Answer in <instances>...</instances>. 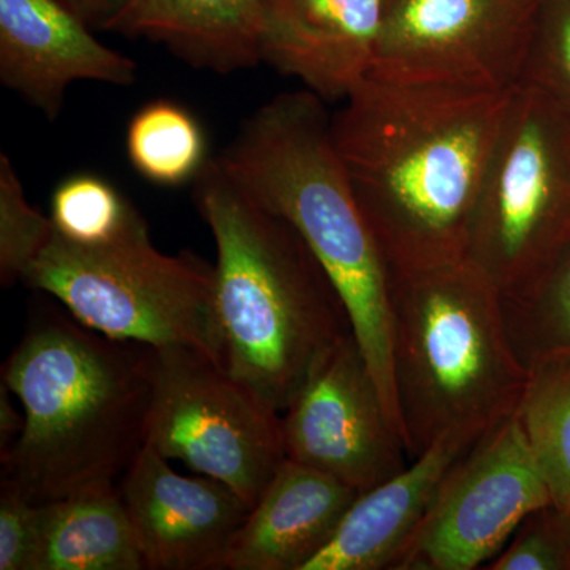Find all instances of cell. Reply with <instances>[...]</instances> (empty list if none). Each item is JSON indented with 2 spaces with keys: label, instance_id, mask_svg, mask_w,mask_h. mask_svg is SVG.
Listing matches in <instances>:
<instances>
[{
  "label": "cell",
  "instance_id": "6da1fadb",
  "mask_svg": "<svg viewBox=\"0 0 570 570\" xmlns=\"http://www.w3.org/2000/svg\"><path fill=\"white\" fill-rule=\"evenodd\" d=\"M510 91L367 75L332 116V137L387 266L468 255L472 216Z\"/></svg>",
  "mask_w": 570,
  "mask_h": 570
},
{
  "label": "cell",
  "instance_id": "7a4b0ae2",
  "mask_svg": "<svg viewBox=\"0 0 570 570\" xmlns=\"http://www.w3.org/2000/svg\"><path fill=\"white\" fill-rule=\"evenodd\" d=\"M154 347L112 340L41 307L2 367L24 430L2 482L33 504L118 485L146 445Z\"/></svg>",
  "mask_w": 570,
  "mask_h": 570
},
{
  "label": "cell",
  "instance_id": "3957f363",
  "mask_svg": "<svg viewBox=\"0 0 570 570\" xmlns=\"http://www.w3.org/2000/svg\"><path fill=\"white\" fill-rule=\"evenodd\" d=\"M194 204L216 242L223 365L281 415L354 335L346 306L294 225L257 204L217 157L195 176Z\"/></svg>",
  "mask_w": 570,
  "mask_h": 570
},
{
  "label": "cell",
  "instance_id": "277c9868",
  "mask_svg": "<svg viewBox=\"0 0 570 570\" xmlns=\"http://www.w3.org/2000/svg\"><path fill=\"white\" fill-rule=\"evenodd\" d=\"M216 157L257 204L294 225L324 266L403 436L393 385L389 266L336 151L324 100L307 89L273 97Z\"/></svg>",
  "mask_w": 570,
  "mask_h": 570
},
{
  "label": "cell",
  "instance_id": "5b68a950",
  "mask_svg": "<svg viewBox=\"0 0 570 570\" xmlns=\"http://www.w3.org/2000/svg\"><path fill=\"white\" fill-rule=\"evenodd\" d=\"M392 365L409 459L452 430L490 431L517 411L528 371L513 354L501 292L469 258L389 266Z\"/></svg>",
  "mask_w": 570,
  "mask_h": 570
},
{
  "label": "cell",
  "instance_id": "8992f818",
  "mask_svg": "<svg viewBox=\"0 0 570 570\" xmlns=\"http://www.w3.org/2000/svg\"><path fill=\"white\" fill-rule=\"evenodd\" d=\"M22 283L112 340L193 347L223 365L214 265L187 250L160 253L137 209L100 245H78L55 228Z\"/></svg>",
  "mask_w": 570,
  "mask_h": 570
},
{
  "label": "cell",
  "instance_id": "52a82bcc",
  "mask_svg": "<svg viewBox=\"0 0 570 570\" xmlns=\"http://www.w3.org/2000/svg\"><path fill=\"white\" fill-rule=\"evenodd\" d=\"M569 245L570 115L517 86L483 174L466 258L504 295Z\"/></svg>",
  "mask_w": 570,
  "mask_h": 570
},
{
  "label": "cell",
  "instance_id": "ba28073f",
  "mask_svg": "<svg viewBox=\"0 0 570 570\" xmlns=\"http://www.w3.org/2000/svg\"><path fill=\"white\" fill-rule=\"evenodd\" d=\"M146 445L219 480L250 508L285 456L281 415L193 347L154 348Z\"/></svg>",
  "mask_w": 570,
  "mask_h": 570
},
{
  "label": "cell",
  "instance_id": "9c48e42d",
  "mask_svg": "<svg viewBox=\"0 0 570 570\" xmlns=\"http://www.w3.org/2000/svg\"><path fill=\"white\" fill-rule=\"evenodd\" d=\"M546 0H385L371 77L510 91Z\"/></svg>",
  "mask_w": 570,
  "mask_h": 570
},
{
  "label": "cell",
  "instance_id": "30bf717a",
  "mask_svg": "<svg viewBox=\"0 0 570 570\" xmlns=\"http://www.w3.org/2000/svg\"><path fill=\"white\" fill-rule=\"evenodd\" d=\"M553 502L517 411L450 469L396 570H471L498 557L523 520Z\"/></svg>",
  "mask_w": 570,
  "mask_h": 570
},
{
  "label": "cell",
  "instance_id": "8fae6325",
  "mask_svg": "<svg viewBox=\"0 0 570 570\" xmlns=\"http://www.w3.org/2000/svg\"><path fill=\"white\" fill-rule=\"evenodd\" d=\"M285 456L352 489H373L411 463L355 335L318 363L281 414Z\"/></svg>",
  "mask_w": 570,
  "mask_h": 570
},
{
  "label": "cell",
  "instance_id": "7c38bea8",
  "mask_svg": "<svg viewBox=\"0 0 570 570\" xmlns=\"http://www.w3.org/2000/svg\"><path fill=\"white\" fill-rule=\"evenodd\" d=\"M148 570H224L250 505L219 480L187 478L145 445L118 482Z\"/></svg>",
  "mask_w": 570,
  "mask_h": 570
},
{
  "label": "cell",
  "instance_id": "4fadbf2b",
  "mask_svg": "<svg viewBox=\"0 0 570 570\" xmlns=\"http://www.w3.org/2000/svg\"><path fill=\"white\" fill-rule=\"evenodd\" d=\"M137 73L62 0H0V81L51 121L71 82L132 86Z\"/></svg>",
  "mask_w": 570,
  "mask_h": 570
},
{
  "label": "cell",
  "instance_id": "5bb4252c",
  "mask_svg": "<svg viewBox=\"0 0 570 570\" xmlns=\"http://www.w3.org/2000/svg\"><path fill=\"white\" fill-rule=\"evenodd\" d=\"M385 0H262L261 62L322 100H346L373 66Z\"/></svg>",
  "mask_w": 570,
  "mask_h": 570
},
{
  "label": "cell",
  "instance_id": "9a60e30c",
  "mask_svg": "<svg viewBox=\"0 0 570 570\" xmlns=\"http://www.w3.org/2000/svg\"><path fill=\"white\" fill-rule=\"evenodd\" d=\"M485 433L449 431L403 471L360 493L328 546L305 570L395 568L450 469Z\"/></svg>",
  "mask_w": 570,
  "mask_h": 570
},
{
  "label": "cell",
  "instance_id": "2e32d148",
  "mask_svg": "<svg viewBox=\"0 0 570 570\" xmlns=\"http://www.w3.org/2000/svg\"><path fill=\"white\" fill-rule=\"evenodd\" d=\"M358 497L332 475L285 459L236 532L224 570H305Z\"/></svg>",
  "mask_w": 570,
  "mask_h": 570
},
{
  "label": "cell",
  "instance_id": "e0dca14e",
  "mask_svg": "<svg viewBox=\"0 0 570 570\" xmlns=\"http://www.w3.org/2000/svg\"><path fill=\"white\" fill-rule=\"evenodd\" d=\"M262 0H129L108 32L163 43L194 69L232 73L261 62Z\"/></svg>",
  "mask_w": 570,
  "mask_h": 570
},
{
  "label": "cell",
  "instance_id": "ac0fdd59",
  "mask_svg": "<svg viewBox=\"0 0 570 570\" xmlns=\"http://www.w3.org/2000/svg\"><path fill=\"white\" fill-rule=\"evenodd\" d=\"M145 557L118 485L43 504L33 570H142Z\"/></svg>",
  "mask_w": 570,
  "mask_h": 570
},
{
  "label": "cell",
  "instance_id": "d6986e66",
  "mask_svg": "<svg viewBox=\"0 0 570 570\" xmlns=\"http://www.w3.org/2000/svg\"><path fill=\"white\" fill-rule=\"evenodd\" d=\"M517 415L551 499L570 509V355L528 370Z\"/></svg>",
  "mask_w": 570,
  "mask_h": 570
},
{
  "label": "cell",
  "instance_id": "ffe728a7",
  "mask_svg": "<svg viewBox=\"0 0 570 570\" xmlns=\"http://www.w3.org/2000/svg\"><path fill=\"white\" fill-rule=\"evenodd\" d=\"M501 302L510 346L524 370L549 356L570 355V245Z\"/></svg>",
  "mask_w": 570,
  "mask_h": 570
},
{
  "label": "cell",
  "instance_id": "44dd1931",
  "mask_svg": "<svg viewBox=\"0 0 570 570\" xmlns=\"http://www.w3.org/2000/svg\"><path fill=\"white\" fill-rule=\"evenodd\" d=\"M126 149L142 178L165 187L194 181L209 159L200 122L183 105L163 99L135 112Z\"/></svg>",
  "mask_w": 570,
  "mask_h": 570
},
{
  "label": "cell",
  "instance_id": "7402d4cb",
  "mask_svg": "<svg viewBox=\"0 0 570 570\" xmlns=\"http://www.w3.org/2000/svg\"><path fill=\"white\" fill-rule=\"evenodd\" d=\"M135 206L100 176L63 179L51 198L56 232L78 245H100L121 234Z\"/></svg>",
  "mask_w": 570,
  "mask_h": 570
},
{
  "label": "cell",
  "instance_id": "603a6c76",
  "mask_svg": "<svg viewBox=\"0 0 570 570\" xmlns=\"http://www.w3.org/2000/svg\"><path fill=\"white\" fill-rule=\"evenodd\" d=\"M55 234L51 217L26 200L24 189L7 154L0 156V281L10 287L24 279Z\"/></svg>",
  "mask_w": 570,
  "mask_h": 570
},
{
  "label": "cell",
  "instance_id": "cb8c5ba5",
  "mask_svg": "<svg viewBox=\"0 0 570 570\" xmlns=\"http://www.w3.org/2000/svg\"><path fill=\"white\" fill-rule=\"evenodd\" d=\"M570 115V0H546L535 21L519 85Z\"/></svg>",
  "mask_w": 570,
  "mask_h": 570
},
{
  "label": "cell",
  "instance_id": "d4e9b609",
  "mask_svg": "<svg viewBox=\"0 0 570 570\" xmlns=\"http://www.w3.org/2000/svg\"><path fill=\"white\" fill-rule=\"evenodd\" d=\"M487 569L570 570V509L550 502L531 512Z\"/></svg>",
  "mask_w": 570,
  "mask_h": 570
},
{
  "label": "cell",
  "instance_id": "484cf974",
  "mask_svg": "<svg viewBox=\"0 0 570 570\" xmlns=\"http://www.w3.org/2000/svg\"><path fill=\"white\" fill-rule=\"evenodd\" d=\"M0 489V570H33L43 504L22 498L9 483Z\"/></svg>",
  "mask_w": 570,
  "mask_h": 570
},
{
  "label": "cell",
  "instance_id": "4316f807",
  "mask_svg": "<svg viewBox=\"0 0 570 570\" xmlns=\"http://www.w3.org/2000/svg\"><path fill=\"white\" fill-rule=\"evenodd\" d=\"M91 28L107 31L108 26L126 9L129 0H62Z\"/></svg>",
  "mask_w": 570,
  "mask_h": 570
},
{
  "label": "cell",
  "instance_id": "83f0119b",
  "mask_svg": "<svg viewBox=\"0 0 570 570\" xmlns=\"http://www.w3.org/2000/svg\"><path fill=\"white\" fill-rule=\"evenodd\" d=\"M10 390L6 384L0 385V455L9 452L24 430V412L22 415L13 406L9 396Z\"/></svg>",
  "mask_w": 570,
  "mask_h": 570
}]
</instances>
